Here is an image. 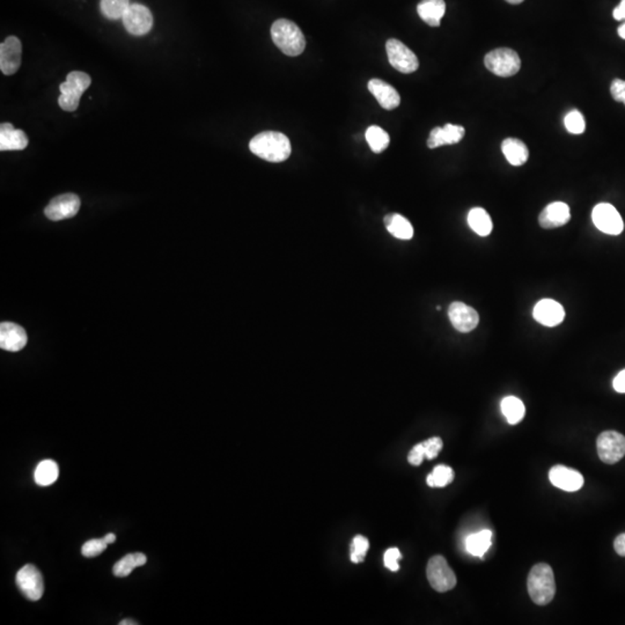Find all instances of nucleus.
Here are the masks:
<instances>
[{
	"mask_svg": "<svg viewBox=\"0 0 625 625\" xmlns=\"http://www.w3.org/2000/svg\"><path fill=\"white\" fill-rule=\"evenodd\" d=\"M508 3L513 4V5H518V4L522 3L523 0H506Z\"/></svg>",
	"mask_w": 625,
	"mask_h": 625,
	"instance_id": "49530a36",
	"label": "nucleus"
},
{
	"mask_svg": "<svg viewBox=\"0 0 625 625\" xmlns=\"http://www.w3.org/2000/svg\"><path fill=\"white\" fill-rule=\"evenodd\" d=\"M58 475L59 469L56 462L53 460H44L40 462L35 469V482L41 486L51 485L56 482Z\"/></svg>",
	"mask_w": 625,
	"mask_h": 625,
	"instance_id": "c85d7f7f",
	"label": "nucleus"
},
{
	"mask_svg": "<svg viewBox=\"0 0 625 625\" xmlns=\"http://www.w3.org/2000/svg\"><path fill=\"white\" fill-rule=\"evenodd\" d=\"M22 46L16 36H9L0 44V70L5 75H12L21 65Z\"/></svg>",
	"mask_w": 625,
	"mask_h": 625,
	"instance_id": "4468645a",
	"label": "nucleus"
},
{
	"mask_svg": "<svg viewBox=\"0 0 625 625\" xmlns=\"http://www.w3.org/2000/svg\"><path fill=\"white\" fill-rule=\"evenodd\" d=\"M366 140L374 153H381L389 146V135L378 125H371L366 130Z\"/></svg>",
	"mask_w": 625,
	"mask_h": 625,
	"instance_id": "c756f323",
	"label": "nucleus"
},
{
	"mask_svg": "<svg viewBox=\"0 0 625 625\" xmlns=\"http://www.w3.org/2000/svg\"><path fill=\"white\" fill-rule=\"evenodd\" d=\"M427 579L434 591L439 593L451 591L456 585V576L443 556H434L429 560Z\"/></svg>",
	"mask_w": 625,
	"mask_h": 625,
	"instance_id": "423d86ee",
	"label": "nucleus"
},
{
	"mask_svg": "<svg viewBox=\"0 0 625 625\" xmlns=\"http://www.w3.org/2000/svg\"><path fill=\"white\" fill-rule=\"evenodd\" d=\"M610 93L615 101L625 105V81L622 79H615L610 86Z\"/></svg>",
	"mask_w": 625,
	"mask_h": 625,
	"instance_id": "4c0bfd02",
	"label": "nucleus"
},
{
	"mask_svg": "<svg viewBox=\"0 0 625 625\" xmlns=\"http://www.w3.org/2000/svg\"><path fill=\"white\" fill-rule=\"evenodd\" d=\"M129 6V0H100V10L109 20L121 19Z\"/></svg>",
	"mask_w": 625,
	"mask_h": 625,
	"instance_id": "7c9ffc66",
	"label": "nucleus"
},
{
	"mask_svg": "<svg viewBox=\"0 0 625 625\" xmlns=\"http://www.w3.org/2000/svg\"><path fill=\"white\" fill-rule=\"evenodd\" d=\"M28 341L25 329L12 322L0 325V347L10 352H18L26 347Z\"/></svg>",
	"mask_w": 625,
	"mask_h": 625,
	"instance_id": "a211bd4d",
	"label": "nucleus"
},
{
	"mask_svg": "<svg viewBox=\"0 0 625 625\" xmlns=\"http://www.w3.org/2000/svg\"><path fill=\"white\" fill-rule=\"evenodd\" d=\"M105 540L108 545H112V543H114V542L116 541V535L112 534V532H109V534H107V535L105 536Z\"/></svg>",
	"mask_w": 625,
	"mask_h": 625,
	"instance_id": "37998d69",
	"label": "nucleus"
},
{
	"mask_svg": "<svg viewBox=\"0 0 625 625\" xmlns=\"http://www.w3.org/2000/svg\"><path fill=\"white\" fill-rule=\"evenodd\" d=\"M491 537H493V532L488 530L468 536L467 541H466L468 552L473 556H476V557H483L484 554L489 550L490 547L493 545Z\"/></svg>",
	"mask_w": 625,
	"mask_h": 625,
	"instance_id": "a878e982",
	"label": "nucleus"
},
{
	"mask_svg": "<svg viewBox=\"0 0 625 625\" xmlns=\"http://www.w3.org/2000/svg\"><path fill=\"white\" fill-rule=\"evenodd\" d=\"M614 549L619 556L625 557V532L616 537L615 542H614Z\"/></svg>",
	"mask_w": 625,
	"mask_h": 625,
	"instance_id": "a19ab883",
	"label": "nucleus"
},
{
	"mask_svg": "<svg viewBox=\"0 0 625 625\" xmlns=\"http://www.w3.org/2000/svg\"><path fill=\"white\" fill-rule=\"evenodd\" d=\"M484 64L493 75L502 78L517 75L521 68L520 57L508 48H499L486 53Z\"/></svg>",
	"mask_w": 625,
	"mask_h": 625,
	"instance_id": "39448f33",
	"label": "nucleus"
},
{
	"mask_svg": "<svg viewBox=\"0 0 625 625\" xmlns=\"http://www.w3.org/2000/svg\"><path fill=\"white\" fill-rule=\"evenodd\" d=\"M402 558L401 556V552H399V549L397 548H390L386 551V554H384V565L387 567L390 571H393V572H396L399 571V560Z\"/></svg>",
	"mask_w": 625,
	"mask_h": 625,
	"instance_id": "e433bc0d",
	"label": "nucleus"
},
{
	"mask_svg": "<svg viewBox=\"0 0 625 625\" xmlns=\"http://www.w3.org/2000/svg\"><path fill=\"white\" fill-rule=\"evenodd\" d=\"M28 146V137L11 123L0 125V151H22Z\"/></svg>",
	"mask_w": 625,
	"mask_h": 625,
	"instance_id": "412c9836",
	"label": "nucleus"
},
{
	"mask_svg": "<svg viewBox=\"0 0 625 625\" xmlns=\"http://www.w3.org/2000/svg\"><path fill=\"white\" fill-rule=\"evenodd\" d=\"M454 480V471L452 468L447 466H436L434 471L427 476V484L431 488H443L452 483Z\"/></svg>",
	"mask_w": 625,
	"mask_h": 625,
	"instance_id": "2f4dec72",
	"label": "nucleus"
},
{
	"mask_svg": "<svg viewBox=\"0 0 625 625\" xmlns=\"http://www.w3.org/2000/svg\"><path fill=\"white\" fill-rule=\"evenodd\" d=\"M619 38H622L623 40H625V22L623 25L619 26Z\"/></svg>",
	"mask_w": 625,
	"mask_h": 625,
	"instance_id": "c03bdc74",
	"label": "nucleus"
},
{
	"mask_svg": "<svg viewBox=\"0 0 625 625\" xmlns=\"http://www.w3.org/2000/svg\"><path fill=\"white\" fill-rule=\"evenodd\" d=\"M425 458V449L423 443H417L414 448L409 452L408 461L412 466H421Z\"/></svg>",
	"mask_w": 625,
	"mask_h": 625,
	"instance_id": "58836bf2",
	"label": "nucleus"
},
{
	"mask_svg": "<svg viewBox=\"0 0 625 625\" xmlns=\"http://www.w3.org/2000/svg\"><path fill=\"white\" fill-rule=\"evenodd\" d=\"M384 225L392 236L399 240H411L414 227L406 218L399 214H390L384 217Z\"/></svg>",
	"mask_w": 625,
	"mask_h": 625,
	"instance_id": "b1692460",
	"label": "nucleus"
},
{
	"mask_svg": "<svg viewBox=\"0 0 625 625\" xmlns=\"http://www.w3.org/2000/svg\"><path fill=\"white\" fill-rule=\"evenodd\" d=\"M500 409H502L503 415L506 418V421L511 425L520 423L525 417V412H526L522 401L515 396H508L503 399Z\"/></svg>",
	"mask_w": 625,
	"mask_h": 625,
	"instance_id": "cd10ccee",
	"label": "nucleus"
},
{
	"mask_svg": "<svg viewBox=\"0 0 625 625\" xmlns=\"http://www.w3.org/2000/svg\"><path fill=\"white\" fill-rule=\"evenodd\" d=\"M549 480L552 485L567 493L578 491L584 485L582 475L579 471L564 466H555L554 468H551L549 471Z\"/></svg>",
	"mask_w": 625,
	"mask_h": 625,
	"instance_id": "2eb2a0df",
	"label": "nucleus"
},
{
	"mask_svg": "<svg viewBox=\"0 0 625 625\" xmlns=\"http://www.w3.org/2000/svg\"><path fill=\"white\" fill-rule=\"evenodd\" d=\"M418 16L431 27H439L445 16V0H421L417 6Z\"/></svg>",
	"mask_w": 625,
	"mask_h": 625,
	"instance_id": "4be33fe9",
	"label": "nucleus"
},
{
	"mask_svg": "<svg viewBox=\"0 0 625 625\" xmlns=\"http://www.w3.org/2000/svg\"><path fill=\"white\" fill-rule=\"evenodd\" d=\"M597 454L601 461L615 464L625 455V436L616 431H606L597 436Z\"/></svg>",
	"mask_w": 625,
	"mask_h": 625,
	"instance_id": "0eeeda50",
	"label": "nucleus"
},
{
	"mask_svg": "<svg viewBox=\"0 0 625 625\" xmlns=\"http://www.w3.org/2000/svg\"><path fill=\"white\" fill-rule=\"evenodd\" d=\"M592 219L599 231L609 236H619L624 229V223L619 211L608 203L597 204L592 211Z\"/></svg>",
	"mask_w": 625,
	"mask_h": 625,
	"instance_id": "9d476101",
	"label": "nucleus"
},
{
	"mask_svg": "<svg viewBox=\"0 0 625 625\" xmlns=\"http://www.w3.org/2000/svg\"><path fill=\"white\" fill-rule=\"evenodd\" d=\"M369 90L374 95L379 105L386 110H393L401 103L399 92L381 79H371L369 83Z\"/></svg>",
	"mask_w": 625,
	"mask_h": 625,
	"instance_id": "aec40b11",
	"label": "nucleus"
},
{
	"mask_svg": "<svg viewBox=\"0 0 625 625\" xmlns=\"http://www.w3.org/2000/svg\"><path fill=\"white\" fill-rule=\"evenodd\" d=\"M369 542L365 536L357 535L351 543L350 556L353 563L359 564L364 562L366 552L369 551Z\"/></svg>",
	"mask_w": 625,
	"mask_h": 625,
	"instance_id": "72a5a7b5",
	"label": "nucleus"
},
{
	"mask_svg": "<svg viewBox=\"0 0 625 625\" xmlns=\"http://www.w3.org/2000/svg\"><path fill=\"white\" fill-rule=\"evenodd\" d=\"M273 43L288 56H299L306 48V40L303 31L293 21L279 19L271 27Z\"/></svg>",
	"mask_w": 625,
	"mask_h": 625,
	"instance_id": "7ed1b4c3",
	"label": "nucleus"
},
{
	"mask_svg": "<svg viewBox=\"0 0 625 625\" xmlns=\"http://www.w3.org/2000/svg\"><path fill=\"white\" fill-rule=\"evenodd\" d=\"M92 79L83 71H72L68 73L66 80L61 84L58 105L65 112H75L79 107L80 98L90 86Z\"/></svg>",
	"mask_w": 625,
	"mask_h": 625,
	"instance_id": "20e7f679",
	"label": "nucleus"
},
{
	"mask_svg": "<svg viewBox=\"0 0 625 625\" xmlns=\"http://www.w3.org/2000/svg\"><path fill=\"white\" fill-rule=\"evenodd\" d=\"M16 585L28 600L38 601L43 597V578L34 565L28 564L20 569L16 574Z\"/></svg>",
	"mask_w": 625,
	"mask_h": 625,
	"instance_id": "9b49d317",
	"label": "nucleus"
},
{
	"mask_svg": "<svg viewBox=\"0 0 625 625\" xmlns=\"http://www.w3.org/2000/svg\"><path fill=\"white\" fill-rule=\"evenodd\" d=\"M527 587L530 599L537 606H545L554 600L556 594L554 571L545 563L536 564L530 569Z\"/></svg>",
	"mask_w": 625,
	"mask_h": 625,
	"instance_id": "f03ea898",
	"label": "nucleus"
},
{
	"mask_svg": "<svg viewBox=\"0 0 625 625\" xmlns=\"http://www.w3.org/2000/svg\"><path fill=\"white\" fill-rule=\"evenodd\" d=\"M146 562H147V558L142 552L129 554L127 556H124L122 560H118L117 563L115 564L112 572H114L115 577L124 578V577L130 576L133 569L145 565Z\"/></svg>",
	"mask_w": 625,
	"mask_h": 625,
	"instance_id": "bb28decb",
	"label": "nucleus"
},
{
	"mask_svg": "<svg viewBox=\"0 0 625 625\" xmlns=\"http://www.w3.org/2000/svg\"><path fill=\"white\" fill-rule=\"evenodd\" d=\"M564 125L567 127V130L572 135H582L586 130L584 115L577 109H573L571 112H567V116L564 118Z\"/></svg>",
	"mask_w": 625,
	"mask_h": 625,
	"instance_id": "473e14b6",
	"label": "nucleus"
},
{
	"mask_svg": "<svg viewBox=\"0 0 625 625\" xmlns=\"http://www.w3.org/2000/svg\"><path fill=\"white\" fill-rule=\"evenodd\" d=\"M466 130L461 125L454 124H446L443 127H434L431 131L430 137L427 140L429 149H436L443 145H454L463 140Z\"/></svg>",
	"mask_w": 625,
	"mask_h": 625,
	"instance_id": "6ab92c4d",
	"label": "nucleus"
},
{
	"mask_svg": "<svg viewBox=\"0 0 625 625\" xmlns=\"http://www.w3.org/2000/svg\"><path fill=\"white\" fill-rule=\"evenodd\" d=\"M613 387L617 393L625 394V369L616 375L613 381Z\"/></svg>",
	"mask_w": 625,
	"mask_h": 625,
	"instance_id": "ea45409f",
	"label": "nucleus"
},
{
	"mask_svg": "<svg viewBox=\"0 0 625 625\" xmlns=\"http://www.w3.org/2000/svg\"><path fill=\"white\" fill-rule=\"evenodd\" d=\"M534 319L545 327H556L565 319L563 306L552 299H543L536 303L532 310Z\"/></svg>",
	"mask_w": 625,
	"mask_h": 625,
	"instance_id": "dca6fc26",
	"label": "nucleus"
},
{
	"mask_svg": "<svg viewBox=\"0 0 625 625\" xmlns=\"http://www.w3.org/2000/svg\"><path fill=\"white\" fill-rule=\"evenodd\" d=\"M123 25L127 33L135 36H142L149 33L153 27V16L149 7L142 4H130L122 16Z\"/></svg>",
	"mask_w": 625,
	"mask_h": 625,
	"instance_id": "1a4fd4ad",
	"label": "nucleus"
},
{
	"mask_svg": "<svg viewBox=\"0 0 625 625\" xmlns=\"http://www.w3.org/2000/svg\"><path fill=\"white\" fill-rule=\"evenodd\" d=\"M421 443L424 446L425 458H429V460L436 458L440 451L443 449V440L440 439L439 436H434V438L425 440Z\"/></svg>",
	"mask_w": 625,
	"mask_h": 625,
	"instance_id": "c9c22d12",
	"label": "nucleus"
},
{
	"mask_svg": "<svg viewBox=\"0 0 625 625\" xmlns=\"http://www.w3.org/2000/svg\"><path fill=\"white\" fill-rule=\"evenodd\" d=\"M108 545L105 537H103V539L90 540V541H87L83 545L81 554L84 555V557L87 558L96 557V556L103 554Z\"/></svg>",
	"mask_w": 625,
	"mask_h": 625,
	"instance_id": "f704fd0d",
	"label": "nucleus"
},
{
	"mask_svg": "<svg viewBox=\"0 0 625 625\" xmlns=\"http://www.w3.org/2000/svg\"><path fill=\"white\" fill-rule=\"evenodd\" d=\"M449 321L458 332H471L476 328L480 322L478 312L461 301L451 303L448 308Z\"/></svg>",
	"mask_w": 625,
	"mask_h": 625,
	"instance_id": "ddd939ff",
	"label": "nucleus"
},
{
	"mask_svg": "<svg viewBox=\"0 0 625 625\" xmlns=\"http://www.w3.org/2000/svg\"><path fill=\"white\" fill-rule=\"evenodd\" d=\"M390 65L401 73H414L419 68L417 56L401 41L390 38L386 43Z\"/></svg>",
	"mask_w": 625,
	"mask_h": 625,
	"instance_id": "6e6552de",
	"label": "nucleus"
},
{
	"mask_svg": "<svg viewBox=\"0 0 625 625\" xmlns=\"http://www.w3.org/2000/svg\"><path fill=\"white\" fill-rule=\"evenodd\" d=\"M80 205V199L75 194H64L50 201L49 205L44 210V214L48 219L53 221L70 219L79 212Z\"/></svg>",
	"mask_w": 625,
	"mask_h": 625,
	"instance_id": "f8f14e48",
	"label": "nucleus"
},
{
	"mask_svg": "<svg viewBox=\"0 0 625 625\" xmlns=\"http://www.w3.org/2000/svg\"><path fill=\"white\" fill-rule=\"evenodd\" d=\"M249 149L258 158L270 162H283L291 155V142L284 133L264 131L249 142Z\"/></svg>",
	"mask_w": 625,
	"mask_h": 625,
	"instance_id": "f257e3e1",
	"label": "nucleus"
},
{
	"mask_svg": "<svg viewBox=\"0 0 625 625\" xmlns=\"http://www.w3.org/2000/svg\"><path fill=\"white\" fill-rule=\"evenodd\" d=\"M468 224H469L471 229L480 236H488L493 232V220L484 209H471L468 214Z\"/></svg>",
	"mask_w": 625,
	"mask_h": 625,
	"instance_id": "393cba45",
	"label": "nucleus"
},
{
	"mask_svg": "<svg viewBox=\"0 0 625 625\" xmlns=\"http://www.w3.org/2000/svg\"><path fill=\"white\" fill-rule=\"evenodd\" d=\"M571 219L569 205L564 201H554L545 206L540 214L539 224L542 229H550L564 226Z\"/></svg>",
	"mask_w": 625,
	"mask_h": 625,
	"instance_id": "f3484780",
	"label": "nucleus"
},
{
	"mask_svg": "<svg viewBox=\"0 0 625 625\" xmlns=\"http://www.w3.org/2000/svg\"><path fill=\"white\" fill-rule=\"evenodd\" d=\"M614 19L617 21H623L625 20V0H622L619 3V6L616 7L613 12Z\"/></svg>",
	"mask_w": 625,
	"mask_h": 625,
	"instance_id": "79ce46f5",
	"label": "nucleus"
},
{
	"mask_svg": "<svg viewBox=\"0 0 625 625\" xmlns=\"http://www.w3.org/2000/svg\"><path fill=\"white\" fill-rule=\"evenodd\" d=\"M502 151L505 158L512 166H522L530 158V151L522 140L508 138L502 142Z\"/></svg>",
	"mask_w": 625,
	"mask_h": 625,
	"instance_id": "5701e85b",
	"label": "nucleus"
},
{
	"mask_svg": "<svg viewBox=\"0 0 625 625\" xmlns=\"http://www.w3.org/2000/svg\"><path fill=\"white\" fill-rule=\"evenodd\" d=\"M138 623L135 622L132 619H124L122 622H120V625H137Z\"/></svg>",
	"mask_w": 625,
	"mask_h": 625,
	"instance_id": "a18cd8bd",
	"label": "nucleus"
}]
</instances>
